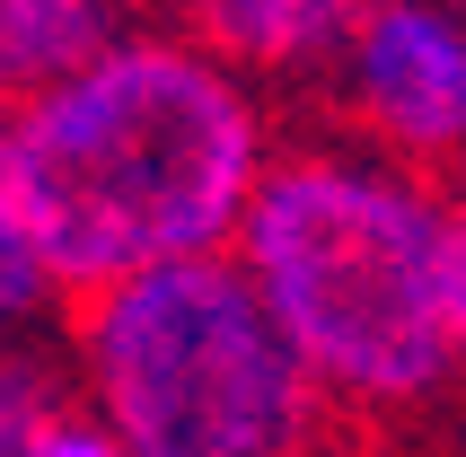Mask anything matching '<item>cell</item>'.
<instances>
[{
	"label": "cell",
	"mask_w": 466,
	"mask_h": 457,
	"mask_svg": "<svg viewBox=\"0 0 466 457\" xmlns=\"http://www.w3.org/2000/svg\"><path fill=\"white\" fill-rule=\"evenodd\" d=\"M449 194H458V326H466V177L449 185Z\"/></svg>",
	"instance_id": "obj_10"
},
{
	"label": "cell",
	"mask_w": 466,
	"mask_h": 457,
	"mask_svg": "<svg viewBox=\"0 0 466 457\" xmlns=\"http://www.w3.org/2000/svg\"><path fill=\"white\" fill-rule=\"evenodd\" d=\"M71 396L132 457H317L335 396L238 255H194L71 300Z\"/></svg>",
	"instance_id": "obj_3"
},
{
	"label": "cell",
	"mask_w": 466,
	"mask_h": 457,
	"mask_svg": "<svg viewBox=\"0 0 466 457\" xmlns=\"http://www.w3.org/2000/svg\"><path fill=\"white\" fill-rule=\"evenodd\" d=\"M141 9L247 71L256 88H317L379 0H141Z\"/></svg>",
	"instance_id": "obj_5"
},
{
	"label": "cell",
	"mask_w": 466,
	"mask_h": 457,
	"mask_svg": "<svg viewBox=\"0 0 466 457\" xmlns=\"http://www.w3.org/2000/svg\"><path fill=\"white\" fill-rule=\"evenodd\" d=\"M141 18H150L141 0H0V115L62 88L79 62H97Z\"/></svg>",
	"instance_id": "obj_6"
},
{
	"label": "cell",
	"mask_w": 466,
	"mask_h": 457,
	"mask_svg": "<svg viewBox=\"0 0 466 457\" xmlns=\"http://www.w3.org/2000/svg\"><path fill=\"white\" fill-rule=\"evenodd\" d=\"M35 457H132V449L115 440V422H106L97 405L62 396V405H53V422L35 432Z\"/></svg>",
	"instance_id": "obj_9"
},
{
	"label": "cell",
	"mask_w": 466,
	"mask_h": 457,
	"mask_svg": "<svg viewBox=\"0 0 466 457\" xmlns=\"http://www.w3.org/2000/svg\"><path fill=\"white\" fill-rule=\"evenodd\" d=\"M229 255L335 413H422L458 387V194L441 177H414L352 132L309 124L264 168Z\"/></svg>",
	"instance_id": "obj_2"
},
{
	"label": "cell",
	"mask_w": 466,
	"mask_h": 457,
	"mask_svg": "<svg viewBox=\"0 0 466 457\" xmlns=\"http://www.w3.org/2000/svg\"><path fill=\"white\" fill-rule=\"evenodd\" d=\"M9 132L26 228L62 300H97L158 264L229 255L264 194V168L290 141L273 88L158 18L18 106Z\"/></svg>",
	"instance_id": "obj_1"
},
{
	"label": "cell",
	"mask_w": 466,
	"mask_h": 457,
	"mask_svg": "<svg viewBox=\"0 0 466 457\" xmlns=\"http://www.w3.org/2000/svg\"><path fill=\"white\" fill-rule=\"evenodd\" d=\"M326 124L361 150L414 168V177H466V0H379L335 71L317 79Z\"/></svg>",
	"instance_id": "obj_4"
},
{
	"label": "cell",
	"mask_w": 466,
	"mask_h": 457,
	"mask_svg": "<svg viewBox=\"0 0 466 457\" xmlns=\"http://www.w3.org/2000/svg\"><path fill=\"white\" fill-rule=\"evenodd\" d=\"M71 361H53L35 334H0V457H35V432L62 405Z\"/></svg>",
	"instance_id": "obj_8"
},
{
	"label": "cell",
	"mask_w": 466,
	"mask_h": 457,
	"mask_svg": "<svg viewBox=\"0 0 466 457\" xmlns=\"http://www.w3.org/2000/svg\"><path fill=\"white\" fill-rule=\"evenodd\" d=\"M62 308L45 255H35V228H26V194H18V132L0 115V334H35Z\"/></svg>",
	"instance_id": "obj_7"
}]
</instances>
